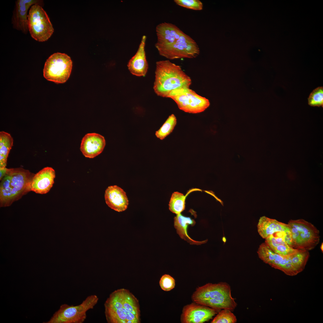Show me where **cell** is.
<instances>
[{"label": "cell", "instance_id": "1", "mask_svg": "<svg viewBox=\"0 0 323 323\" xmlns=\"http://www.w3.org/2000/svg\"><path fill=\"white\" fill-rule=\"evenodd\" d=\"M157 41L155 46L159 54L169 60L194 58L200 50L196 42L176 25L161 23L156 28Z\"/></svg>", "mask_w": 323, "mask_h": 323}, {"label": "cell", "instance_id": "2", "mask_svg": "<svg viewBox=\"0 0 323 323\" xmlns=\"http://www.w3.org/2000/svg\"><path fill=\"white\" fill-rule=\"evenodd\" d=\"M108 323H140L139 301L129 290L121 288L109 295L104 304Z\"/></svg>", "mask_w": 323, "mask_h": 323}, {"label": "cell", "instance_id": "3", "mask_svg": "<svg viewBox=\"0 0 323 323\" xmlns=\"http://www.w3.org/2000/svg\"><path fill=\"white\" fill-rule=\"evenodd\" d=\"M191 83L180 66L168 60L156 62L153 89L158 96L168 98L172 91L189 88Z\"/></svg>", "mask_w": 323, "mask_h": 323}, {"label": "cell", "instance_id": "4", "mask_svg": "<svg viewBox=\"0 0 323 323\" xmlns=\"http://www.w3.org/2000/svg\"><path fill=\"white\" fill-rule=\"evenodd\" d=\"M191 299L194 302L211 308L217 312L223 309L233 311L237 305L231 296L230 286L225 282L208 283L198 287Z\"/></svg>", "mask_w": 323, "mask_h": 323}, {"label": "cell", "instance_id": "5", "mask_svg": "<svg viewBox=\"0 0 323 323\" xmlns=\"http://www.w3.org/2000/svg\"><path fill=\"white\" fill-rule=\"evenodd\" d=\"M257 252L264 263L290 276L304 270L310 256L309 251L301 250L290 255L282 256L272 251L265 242L260 245Z\"/></svg>", "mask_w": 323, "mask_h": 323}, {"label": "cell", "instance_id": "6", "mask_svg": "<svg viewBox=\"0 0 323 323\" xmlns=\"http://www.w3.org/2000/svg\"><path fill=\"white\" fill-rule=\"evenodd\" d=\"M31 176L29 170L21 167L7 169L0 183L1 206H9L29 191Z\"/></svg>", "mask_w": 323, "mask_h": 323}, {"label": "cell", "instance_id": "7", "mask_svg": "<svg viewBox=\"0 0 323 323\" xmlns=\"http://www.w3.org/2000/svg\"><path fill=\"white\" fill-rule=\"evenodd\" d=\"M290 246L295 249L309 251L319 243L320 232L312 224L304 220H290Z\"/></svg>", "mask_w": 323, "mask_h": 323}, {"label": "cell", "instance_id": "8", "mask_svg": "<svg viewBox=\"0 0 323 323\" xmlns=\"http://www.w3.org/2000/svg\"><path fill=\"white\" fill-rule=\"evenodd\" d=\"M99 300L96 295L88 296L77 305H61L46 323H83L87 317V312L93 309Z\"/></svg>", "mask_w": 323, "mask_h": 323}, {"label": "cell", "instance_id": "9", "mask_svg": "<svg viewBox=\"0 0 323 323\" xmlns=\"http://www.w3.org/2000/svg\"><path fill=\"white\" fill-rule=\"evenodd\" d=\"M28 26L31 37L39 42L47 41L54 32L47 14L39 4L31 7L28 16Z\"/></svg>", "mask_w": 323, "mask_h": 323}, {"label": "cell", "instance_id": "10", "mask_svg": "<svg viewBox=\"0 0 323 323\" xmlns=\"http://www.w3.org/2000/svg\"><path fill=\"white\" fill-rule=\"evenodd\" d=\"M72 62L65 53L57 52L46 60L43 69L44 77L55 83H63L68 79L71 71Z\"/></svg>", "mask_w": 323, "mask_h": 323}, {"label": "cell", "instance_id": "11", "mask_svg": "<svg viewBox=\"0 0 323 323\" xmlns=\"http://www.w3.org/2000/svg\"><path fill=\"white\" fill-rule=\"evenodd\" d=\"M168 98L173 100L180 109L190 113L202 112L210 105L208 99L199 95L189 88L174 90Z\"/></svg>", "mask_w": 323, "mask_h": 323}, {"label": "cell", "instance_id": "12", "mask_svg": "<svg viewBox=\"0 0 323 323\" xmlns=\"http://www.w3.org/2000/svg\"><path fill=\"white\" fill-rule=\"evenodd\" d=\"M217 312L211 308L194 302L183 307L181 321L182 323H202L211 319Z\"/></svg>", "mask_w": 323, "mask_h": 323}, {"label": "cell", "instance_id": "13", "mask_svg": "<svg viewBox=\"0 0 323 323\" xmlns=\"http://www.w3.org/2000/svg\"><path fill=\"white\" fill-rule=\"evenodd\" d=\"M55 177V171L53 168H44L32 177L29 185V191L41 194L47 193L53 186Z\"/></svg>", "mask_w": 323, "mask_h": 323}, {"label": "cell", "instance_id": "14", "mask_svg": "<svg viewBox=\"0 0 323 323\" xmlns=\"http://www.w3.org/2000/svg\"><path fill=\"white\" fill-rule=\"evenodd\" d=\"M106 145L104 138L95 133L86 134L83 138L80 150L86 157L93 158L100 154Z\"/></svg>", "mask_w": 323, "mask_h": 323}, {"label": "cell", "instance_id": "15", "mask_svg": "<svg viewBox=\"0 0 323 323\" xmlns=\"http://www.w3.org/2000/svg\"><path fill=\"white\" fill-rule=\"evenodd\" d=\"M146 39V36H142L136 53L129 60L127 64L131 73L138 77L145 76L148 68L145 49Z\"/></svg>", "mask_w": 323, "mask_h": 323}, {"label": "cell", "instance_id": "16", "mask_svg": "<svg viewBox=\"0 0 323 323\" xmlns=\"http://www.w3.org/2000/svg\"><path fill=\"white\" fill-rule=\"evenodd\" d=\"M37 0H18L16 2V6L12 17V22L14 28L25 33L28 29V11L32 5L39 4Z\"/></svg>", "mask_w": 323, "mask_h": 323}, {"label": "cell", "instance_id": "17", "mask_svg": "<svg viewBox=\"0 0 323 323\" xmlns=\"http://www.w3.org/2000/svg\"><path fill=\"white\" fill-rule=\"evenodd\" d=\"M104 197L107 205L118 212H122L127 208L129 202L125 192L117 185L111 186L106 189Z\"/></svg>", "mask_w": 323, "mask_h": 323}, {"label": "cell", "instance_id": "18", "mask_svg": "<svg viewBox=\"0 0 323 323\" xmlns=\"http://www.w3.org/2000/svg\"><path fill=\"white\" fill-rule=\"evenodd\" d=\"M257 228L258 232L263 238L265 239L275 233L290 231V227L286 224L275 219L263 216L259 219Z\"/></svg>", "mask_w": 323, "mask_h": 323}, {"label": "cell", "instance_id": "19", "mask_svg": "<svg viewBox=\"0 0 323 323\" xmlns=\"http://www.w3.org/2000/svg\"><path fill=\"white\" fill-rule=\"evenodd\" d=\"M286 234L283 232L275 233L266 238L264 242L277 254L284 256L292 255L299 249L293 248L287 243L284 239Z\"/></svg>", "mask_w": 323, "mask_h": 323}, {"label": "cell", "instance_id": "20", "mask_svg": "<svg viewBox=\"0 0 323 323\" xmlns=\"http://www.w3.org/2000/svg\"><path fill=\"white\" fill-rule=\"evenodd\" d=\"M195 224L194 220L190 217L183 216L181 214H176L174 218V226L176 230L177 234L180 237L186 241L191 244L200 245L204 243L207 240L201 241H198L192 239L188 235L187 232V228L188 225L193 226Z\"/></svg>", "mask_w": 323, "mask_h": 323}, {"label": "cell", "instance_id": "21", "mask_svg": "<svg viewBox=\"0 0 323 323\" xmlns=\"http://www.w3.org/2000/svg\"><path fill=\"white\" fill-rule=\"evenodd\" d=\"M13 142V139L10 133L4 131L0 132V167H6Z\"/></svg>", "mask_w": 323, "mask_h": 323}, {"label": "cell", "instance_id": "22", "mask_svg": "<svg viewBox=\"0 0 323 323\" xmlns=\"http://www.w3.org/2000/svg\"><path fill=\"white\" fill-rule=\"evenodd\" d=\"M196 191H201V190L197 188L190 190L185 195L178 192H173L169 204L170 210L176 214H180L185 209V200L186 197L190 193Z\"/></svg>", "mask_w": 323, "mask_h": 323}, {"label": "cell", "instance_id": "23", "mask_svg": "<svg viewBox=\"0 0 323 323\" xmlns=\"http://www.w3.org/2000/svg\"><path fill=\"white\" fill-rule=\"evenodd\" d=\"M177 123V119L173 114L168 118L160 129L155 132L156 136L163 140L173 131Z\"/></svg>", "mask_w": 323, "mask_h": 323}, {"label": "cell", "instance_id": "24", "mask_svg": "<svg viewBox=\"0 0 323 323\" xmlns=\"http://www.w3.org/2000/svg\"><path fill=\"white\" fill-rule=\"evenodd\" d=\"M237 319L230 310H221L211 321V323H235Z\"/></svg>", "mask_w": 323, "mask_h": 323}, {"label": "cell", "instance_id": "25", "mask_svg": "<svg viewBox=\"0 0 323 323\" xmlns=\"http://www.w3.org/2000/svg\"><path fill=\"white\" fill-rule=\"evenodd\" d=\"M308 104L312 106L323 107V87H318L313 90L308 98Z\"/></svg>", "mask_w": 323, "mask_h": 323}, {"label": "cell", "instance_id": "26", "mask_svg": "<svg viewBox=\"0 0 323 323\" xmlns=\"http://www.w3.org/2000/svg\"><path fill=\"white\" fill-rule=\"evenodd\" d=\"M174 2L179 6L194 10H201L203 8V4L199 0H174Z\"/></svg>", "mask_w": 323, "mask_h": 323}, {"label": "cell", "instance_id": "27", "mask_svg": "<svg viewBox=\"0 0 323 323\" xmlns=\"http://www.w3.org/2000/svg\"><path fill=\"white\" fill-rule=\"evenodd\" d=\"M159 284L163 290L168 291L175 287V281L174 278L170 275L164 274L160 278Z\"/></svg>", "mask_w": 323, "mask_h": 323}, {"label": "cell", "instance_id": "28", "mask_svg": "<svg viewBox=\"0 0 323 323\" xmlns=\"http://www.w3.org/2000/svg\"><path fill=\"white\" fill-rule=\"evenodd\" d=\"M7 169L6 167H0V180L2 179L6 174Z\"/></svg>", "mask_w": 323, "mask_h": 323}, {"label": "cell", "instance_id": "29", "mask_svg": "<svg viewBox=\"0 0 323 323\" xmlns=\"http://www.w3.org/2000/svg\"><path fill=\"white\" fill-rule=\"evenodd\" d=\"M321 249L322 250V252H323V243H322L321 246Z\"/></svg>", "mask_w": 323, "mask_h": 323}]
</instances>
